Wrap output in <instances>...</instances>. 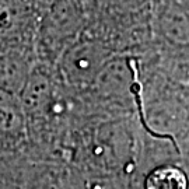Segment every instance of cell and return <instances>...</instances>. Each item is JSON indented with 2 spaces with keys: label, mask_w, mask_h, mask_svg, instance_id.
I'll list each match as a JSON object with an SVG mask.
<instances>
[{
  "label": "cell",
  "mask_w": 189,
  "mask_h": 189,
  "mask_svg": "<svg viewBox=\"0 0 189 189\" xmlns=\"http://www.w3.org/2000/svg\"><path fill=\"white\" fill-rule=\"evenodd\" d=\"M147 189H185V178L176 170H160L149 178Z\"/></svg>",
  "instance_id": "1"
}]
</instances>
